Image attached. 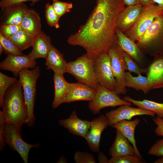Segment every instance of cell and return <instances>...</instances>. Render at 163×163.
<instances>
[{"label": "cell", "mask_w": 163, "mask_h": 163, "mask_svg": "<svg viewBox=\"0 0 163 163\" xmlns=\"http://www.w3.org/2000/svg\"><path fill=\"white\" fill-rule=\"evenodd\" d=\"M125 5L123 0H97L86 22L68 37L67 43L82 47L88 56L94 60L107 53L117 43L116 19Z\"/></svg>", "instance_id": "cell-1"}, {"label": "cell", "mask_w": 163, "mask_h": 163, "mask_svg": "<svg viewBox=\"0 0 163 163\" xmlns=\"http://www.w3.org/2000/svg\"><path fill=\"white\" fill-rule=\"evenodd\" d=\"M2 108L5 123L21 128L26 123L28 117V111L19 80L6 91Z\"/></svg>", "instance_id": "cell-2"}, {"label": "cell", "mask_w": 163, "mask_h": 163, "mask_svg": "<svg viewBox=\"0 0 163 163\" xmlns=\"http://www.w3.org/2000/svg\"><path fill=\"white\" fill-rule=\"evenodd\" d=\"M40 75V68L36 66L29 70L25 69L19 74V81L21 85L25 102L27 107L28 117L25 124L29 127L35 124L36 119L34 113L37 81Z\"/></svg>", "instance_id": "cell-3"}, {"label": "cell", "mask_w": 163, "mask_h": 163, "mask_svg": "<svg viewBox=\"0 0 163 163\" xmlns=\"http://www.w3.org/2000/svg\"><path fill=\"white\" fill-rule=\"evenodd\" d=\"M137 44L145 54L163 53V13L156 17Z\"/></svg>", "instance_id": "cell-4"}, {"label": "cell", "mask_w": 163, "mask_h": 163, "mask_svg": "<svg viewBox=\"0 0 163 163\" xmlns=\"http://www.w3.org/2000/svg\"><path fill=\"white\" fill-rule=\"evenodd\" d=\"M94 61L86 53L67 62L66 72L72 75L79 82L96 90L99 84L95 73Z\"/></svg>", "instance_id": "cell-5"}, {"label": "cell", "mask_w": 163, "mask_h": 163, "mask_svg": "<svg viewBox=\"0 0 163 163\" xmlns=\"http://www.w3.org/2000/svg\"><path fill=\"white\" fill-rule=\"evenodd\" d=\"M163 13V8L158 5L143 7L139 17L124 34L135 42L139 41L152 23L155 18Z\"/></svg>", "instance_id": "cell-6"}, {"label": "cell", "mask_w": 163, "mask_h": 163, "mask_svg": "<svg viewBox=\"0 0 163 163\" xmlns=\"http://www.w3.org/2000/svg\"><path fill=\"white\" fill-rule=\"evenodd\" d=\"M107 53L110 59L113 74L117 82L115 92L118 95L125 94L127 92L125 74L127 68L122 50L116 43L111 47Z\"/></svg>", "instance_id": "cell-7"}, {"label": "cell", "mask_w": 163, "mask_h": 163, "mask_svg": "<svg viewBox=\"0 0 163 163\" xmlns=\"http://www.w3.org/2000/svg\"><path fill=\"white\" fill-rule=\"evenodd\" d=\"M21 136V128L5 123L4 132L5 143L12 150L18 153L24 163H28L30 150L32 148H38L40 144L27 143L22 139Z\"/></svg>", "instance_id": "cell-8"}, {"label": "cell", "mask_w": 163, "mask_h": 163, "mask_svg": "<svg viewBox=\"0 0 163 163\" xmlns=\"http://www.w3.org/2000/svg\"><path fill=\"white\" fill-rule=\"evenodd\" d=\"M89 102V108L94 114L99 113L105 107L132 105L131 102L121 99L114 91H110L99 84L94 98Z\"/></svg>", "instance_id": "cell-9"}, {"label": "cell", "mask_w": 163, "mask_h": 163, "mask_svg": "<svg viewBox=\"0 0 163 163\" xmlns=\"http://www.w3.org/2000/svg\"><path fill=\"white\" fill-rule=\"evenodd\" d=\"M94 61L95 73L99 84L110 91H115L117 82L113 74L108 53L101 54Z\"/></svg>", "instance_id": "cell-10"}, {"label": "cell", "mask_w": 163, "mask_h": 163, "mask_svg": "<svg viewBox=\"0 0 163 163\" xmlns=\"http://www.w3.org/2000/svg\"><path fill=\"white\" fill-rule=\"evenodd\" d=\"M117 43L121 50L128 54L142 67L145 68L150 61L140 49L135 42L116 28Z\"/></svg>", "instance_id": "cell-11"}, {"label": "cell", "mask_w": 163, "mask_h": 163, "mask_svg": "<svg viewBox=\"0 0 163 163\" xmlns=\"http://www.w3.org/2000/svg\"><path fill=\"white\" fill-rule=\"evenodd\" d=\"M36 65V60L30 59L27 55H16L8 54L6 58L1 62L0 68L2 70L11 72L17 76L22 69H33Z\"/></svg>", "instance_id": "cell-12"}, {"label": "cell", "mask_w": 163, "mask_h": 163, "mask_svg": "<svg viewBox=\"0 0 163 163\" xmlns=\"http://www.w3.org/2000/svg\"><path fill=\"white\" fill-rule=\"evenodd\" d=\"M147 115L154 117L155 114L153 112L139 107H133L128 105L120 106L117 109L107 113L105 116L107 118L109 126L122 120H131L132 118L139 115Z\"/></svg>", "instance_id": "cell-13"}, {"label": "cell", "mask_w": 163, "mask_h": 163, "mask_svg": "<svg viewBox=\"0 0 163 163\" xmlns=\"http://www.w3.org/2000/svg\"><path fill=\"white\" fill-rule=\"evenodd\" d=\"M108 126V120L105 116L103 115L91 121L90 128L85 139L90 148L94 152H99L101 135Z\"/></svg>", "instance_id": "cell-14"}, {"label": "cell", "mask_w": 163, "mask_h": 163, "mask_svg": "<svg viewBox=\"0 0 163 163\" xmlns=\"http://www.w3.org/2000/svg\"><path fill=\"white\" fill-rule=\"evenodd\" d=\"M146 68L151 90L163 88V53L154 56Z\"/></svg>", "instance_id": "cell-15"}, {"label": "cell", "mask_w": 163, "mask_h": 163, "mask_svg": "<svg viewBox=\"0 0 163 163\" xmlns=\"http://www.w3.org/2000/svg\"><path fill=\"white\" fill-rule=\"evenodd\" d=\"M143 7L141 4L127 6L118 14L116 28L124 33L134 24L142 12Z\"/></svg>", "instance_id": "cell-16"}, {"label": "cell", "mask_w": 163, "mask_h": 163, "mask_svg": "<svg viewBox=\"0 0 163 163\" xmlns=\"http://www.w3.org/2000/svg\"><path fill=\"white\" fill-rule=\"evenodd\" d=\"M1 8V24L14 25H20L29 9L24 3L14 4Z\"/></svg>", "instance_id": "cell-17"}, {"label": "cell", "mask_w": 163, "mask_h": 163, "mask_svg": "<svg viewBox=\"0 0 163 163\" xmlns=\"http://www.w3.org/2000/svg\"><path fill=\"white\" fill-rule=\"evenodd\" d=\"M96 90L80 82L69 83L64 103H69L80 101H90L94 98Z\"/></svg>", "instance_id": "cell-18"}, {"label": "cell", "mask_w": 163, "mask_h": 163, "mask_svg": "<svg viewBox=\"0 0 163 163\" xmlns=\"http://www.w3.org/2000/svg\"><path fill=\"white\" fill-rule=\"evenodd\" d=\"M59 123L72 134L85 139L90 128L91 121L80 119L77 116L76 111L74 110L68 118L59 120Z\"/></svg>", "instance_id": "cell-19"}, {"label": "cell", "mask_w": 163, "mask_h": 163, "mask_svg": "<svg viewBox=\"0 0 163 163\" xmlns=\"http://www.w3.org/2000/svg\"><path fill=\"white\" fill-rule=\"evenodd\" d=\"M52 46L50 37L42 31L35 37L32 50L27 55L32 60L39 58L46 59Z\"/></svg>", "instance_id": "cell-20"}, {"label": "cell", "mask_w": 163, "mask_h": 163, "mask_svg": "<svg viewBox=\"0 0 163 163\" xmlns=\"http://www.w3.org/2000/svg\"><path fill=\"white\" fill-rule=\"evenodd\" d=\"M114 141L109 150L111 157L134 155L135 150L133 146L129 144L127 138L120 131L116 129Z\"/></svg>", "instance_id": "cell-21"}, {"label": "cell", "mask_w": 163, "mask_h": 163, "mask_svg": "<svg viewBox=\"0 0 163 163\" xmlns=\"http://www.w3.org/2000/svg\"><path fill=\"white\" fill-rule=\"evenodd\" d=\"M45 59V64L47 69L53 70L54 73H66L67 62L63 55L53 46L50 49Z\"/></svg>", "instance_id": "cell-22"}, {"label": "cell", "mask_w": 163, "mask_h": 163, "mask_svg": "<svg viewBox=\"0 0 163 163\" xmlns=\"http://www.w3.org/2000/svg\"><path fill=\"white\" fill-rule=\"evenodd\" d=\"M140 121L138 118L132 121L122 120L114 124L111 126L120 131L131 143L135 149V155L142 158L138 149L134 137L136 127Z\"/></svg>", "instance_id": "cell-23"}, {"label": "cell", "mask_w": 163, "mask_h": 163, "mask_svg": "<svg viewBox=\"0 0 163 163\" xmlns=\"http://www.w3.org/2000/svg\"><path fill=\"white\" fill-rule=\"evenodd\" d=\"M53 79L54 93L52 106L55 109L64 103V99L68 91L69 83L65 80L63 74L54 73Z\"/></svg>", "instance_id": "cell-24"}, {"label": "cell", "mask_w": 163, "mask_h": 163, "mask_svg": "<svg viewBox=\"0 0 163 163\" xmlns=\"http://www.w3.org/2000/svg\"><path fill=\"white\" fill-rule=\"evenodd\" d=\"M22 29L36 37L41 31V19L39 13L32 9H29L20 24Z\"/></svg>", "instance_id": "cell-25"}, {"label": "cell", "mask_w": 163, "mask_h": 163, "mask_svg": "<svg viewBox=\"0 0 163 163\" xmlns=\"http://www.w3.org/2000/svg\"><path fill=\"white\" fill-rule=\"evenodd\" d=\"M125 78L126 87L132 88L137 91L141 90L145 94H147L151 90L147 77L143 76L141 74L134 76L128 71L126 72Z\"/></svg>", "instance_id": "cell-26"}, {"label": "cell", "mask_w": 163, "mask_h": 163, "mask_svg": "<svg viewBox=\"0 0 163 163\" xmlns=\"http://www.w3.org/2000/svg\"><path fill=\"white\" fill-rule=\"evenodd\" d=\"M122 99L131 102L139 107L153 112L158 117L163 118V103L145 99L142 101H137L126 96Z\"/></svg>", "instance_id": "cell-27"}, {"label": "cell", "mask_w": 163, "mask_h": 163, "mask_svg": "<svg viewBox=\"0 0 163 163\" xmlns=\"http://www.w3.org/2000/svg\"><path fill=\"white\" fill-rule=\"evenodd\" d=\"M35 37L22 29L8 39L22 51L32 46Z\"/></svg>", "instance_id": "cell-28"}, {"label": "cell", "mask_w": 163, "mask_h": 163, "mask_svg": "<svg viewBox=\"0 0 163 163\" xmlns=\"http://www.w3.org/2000/svg\"><path fill=\"white\" fill-rule=\"evenodd\" d=\"M18 81L15 77L8 76L0 72V107L2 108L3 98L7 90Z\"/></svg>", "instance_id": "cell-29"}, {"label": "cell", "mask_w": 163, "mask_h": 163, "mask_svg": "<svg viewBox=\"0 0 163 163\" xmlns=\"http://www.w3.org/2000/svg\"><path fill=\"white\" fill-rule=\"evenodd\" d=\"M45 17L48 25L56 29L60 27L59 21L60 18L55 12L52 4L47 2L45 7Z\"/></svg>", "instance_id": "cell-30"}, {"label": "cell", "mask_w": 163, "mask_h": 163, "mask_svg": "<svg viewBox=\"0 0 163 163\" xmlns=\"http://www.w3.org/2000/svg\"><path fill=\"white\" fill-rule=\"evenodd\" d=\"M122 51L129 72H133L138 75L142 73L145 74L146 67H142L126 52L123 50Z\"/></svg>", "instance_id": "cell-31"}, {"label": "cell", "mask_w": 163, "mask_h": 163, "mask_svg": "<svg viewBox=\"0 0 163 163\" xmlns=\"http://www.w3.org/2000/svg\"><path fill=\"white\" fill-rule=\"evenodd\" d=\"M52 5L56 14L60 18L66 13L69 12L73 7L72 3L59 0H53Z\"/></svg>", "instance_id": "cell-32"}, {"label": "cell", "mask_w": 163, "mask_h": 163, "mask_svg": "<svg viewBox=\"0 0 163 163\" xmlns=\"http://www.w3.org/2000/svg\"><path fill=\"white\" fill-rule=\"evenodd\" d=\"M0 43L5 49V52L7 54H11L16 55H22V51L19 49L9 40L0 34Z\"/></svg>", "instance_id": "cell-33"}, {"label": "cell", "mask_w": 163, "mask_h": 163, "mask_svg": "<svg viewBox=\"0 0 163 163\" xmlns=\"http://www.w3.org/2000/svg\"><path fill=\"white\" fill-rule=\"evenodd\" d=\"M142 158L134 155L111 157L109 160V163H143Z\"/></svg>", "instance_id": "cell-34"}, {"label": "cell", "mask_w": 163, "mask_h": 163, "mask_svg": "<svg viewBox=\"0 0 163 163\" xmlns=\"http://www.w3.org/2000/svg\"><path fill=\"white\" fill-rule=\"evenodd\" d=\"M73 159L76 163L96 162L93 155L87 152H76L74 153Z\"/></svg>", "instance_id": "cell-35"}, {"label": "cell", "mask_w": 163, "mask_h": 163, "mask_svg": "<svg viewBox=\"0 0 163 163\" xmlns=\"http://www.w3.org/2000/svg\"><path fill=\"white\" fill-rule=\"evenodd\" d=\"M21 30H22V28L20 25L1 24L0 27V34L5 38L8 39Z\"/></svg>", "instance_id": "cell-36"}, {"label": "cell", "mask_w": 163, "mask_h": 163, "mask_svg": "<svg viewBox=\"0 0 163 163\" xmlns=\"http://www.w3.org/2000/svg\"><path fill=\"white\" fill-rule=\"evenodd\" d=\"M148 153L150 155L163 156V138L155 142L149 149Z\"/></svg>", "instance_id": "cell-37"}, {"label": "cell", "mask_w": 163, "mask_h": 163, "mask_svg": "<svg viewBox=\"0 0 163 163\" xmlns=\"http://www.w3.org/2000/svg\"><path fill=\"white\" fill-rule=\"evenodd\" d=\"M5 122L3 116L2 111H0V151L3 149L5 143L4 138V129Z\"/></svg>", "instance_id": "cell-38"}, {"label": "cell", "mask_w": 163, "mask_h": 163, "mask_svg": "<svg viewBox=\"0 0 163 163\" xmlns=\"http://www.w3.org/2000/svg\"><path fill=\"white\" fill-rule=\"evenodd\" d=\"M42 0H1L0 1V7H4L14 4L31 1L32 5Z\"/></svg>", "instance_id": "cell-39"}, {"label": "cell", "mask_w": 163, "mask_h": 163, "mask_svg": "<svg viewBox=\"0 0 163 163\" xmlns=\"http://www.w3.org/2000/svg\"><path fill=\"white\" fill-rule=\"evenodd\" d=\"M154 123L157 126L155 130L156 134L159 136H163V120L162 118L157 116L153 119Z\"/></svg>", "instance_id": "cell-40"}, {"label": "cell", "mask_w": 163, "mask_h": 163, "mask_svg": "<svg viewBox=\"0 0 163 163\" xmlns=\"http://www.w3.org/2000/svg\"><path fill=\"white\" fill-rule=\"evenodd\" d=\"M98 159L99 163H109V160L105 155L102 152H100L98 155Z\"/></svg>", "instance_id": "cell-41"}, {"label": "cell", "mask_w": 163, "mask_h": 163, "mask_svg": "<svg viewBox=\"0 0 163 163\" xmlns=\"http://www.w3.org/2000/svg\"><path fill=\"white\" fill-rule=\"evenodd\" d=\"M140 4L143 7H146L155 4L153 0H139Z\"/></svg>", "instance_id": "cell-42"}, {"label": "cell", "mask_w": 163, "mask_h": 163, "mask_svg": "<svg viewBox=\"0 0 163 163\" xmlns=\"http://www.w3.org/2000/svg\"><path fill=\"white\" fill-rule=\"evenodd\" d=\"M125 5L129 6L140 4L139 0H123Z\"/></svg>", "instance_id": "cell-43"}, {"label": "cell", "mask_w": 163, "mask_h": 163, "mask_svg": "<svg viewBox=\"0 0 163 163\" xmlns=\"http://www.w3.org/2000/svg\"><path fill=\"white\" fill-rule=\"evenodd\" d=\"M155 4L161 6L163 8V0H153Z\"/></svg>", "instance_id": "cell-44"}, {"label": "cell", "mask_w": 163, "mask_h": 163, "mask_svg": "<svg viewBox=\"0 0 163 163\" xmlns=\"http://www.w3.org/2000/svg\"><path fill=\"white\" fill-rule=\"evenodd\" d=\"M57 163H67L66 159L63 156H62L61 157L59 160L57 161Z\"/></svg>", "instance_id": "cell-45"}, {"label": "cell", "mask_w": 163, "mask_h": 163, "mask_svg": "<svg viewBox=\"0 0 163 163\" xmlns=\"http://www.w3.org/2000/svg\"><path fill=\"white\" fill-rule=\"evenodd\" d=\"M155 163H163V156L158 158L155 162Z\"/></svg>", "instance_id": "cell-46"}, {"label": "cell", "mask_w": 163, "mask_h": 163, "mask_svg": "<svg viewBox=\"0 0 163 163\" xmlns=\"http://www.w3.org/2000/svg\"><path fill=\"white\" fill-rule=\"evenodd\" d=\"M5 49L2 44L1 43H0V55H2V53L4 51H5Z\"/></svg>", "instance_id": "cell-47"}, {"label": "cell", "mask_w": 163, "mask_h": 163, "mask_svg": "<svg viewBox=\"0 0 163 163\" xmlns=\"http://www.w3.org/2000/svg\"><path fill=\"white\" fill-rule=\"evenodd\" d=\"M162 119H163V118H162Z\"/></svg>", "instance_id": "cell-48"}]
</instances>
